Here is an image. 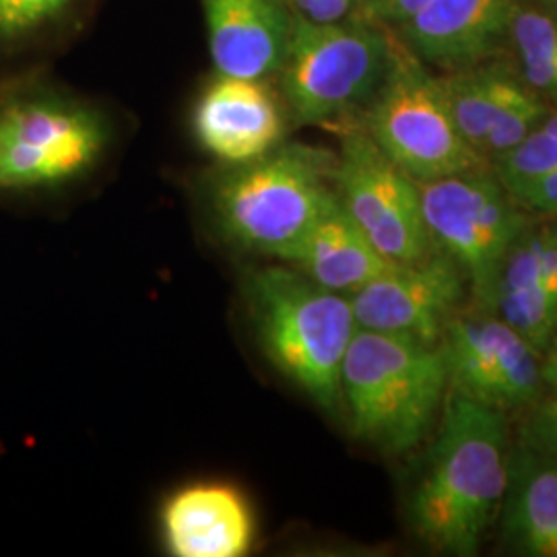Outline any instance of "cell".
<instances>
[{
    "instance_id": "20",
    "label": "cell",
    "mask_w": 557,
    "mask_h": 557,
    "mask_svg": "<svg viewBox=\"0 0 557 557\" xmlns=\"http://www.w3.org/2000/svg\"><path fill=\"white\" fill-rule=\"evenodd\" d=\"M522 83L557 108V15L535 0H524L515 13L508 44Z\"/></svg>"
},
{
    "instance_id": "11",
    "label": "cell",
    "mask_w": 557,
    "mask_h": 557,
    "mask_svg": "<svg viewBox=\"0 0 557 557\" xmlns=\"http://www.w3.org/2000/svg\"><path fill=\"white\" fill-rule=\"evenodd\" d=\"M467 287L457 262L436 248L418 262L388 267L347 298L358 329L436 345Z\"/></svg>"
},
{
    "instance_id": "23",
    "label": "cell",
    "mask_w": 557,
    "mask_h": 557,
    "mask_svg": "<svg viewBox=\"0 0 557 557\" xmlns=\"http://www.w3.org/2000/svg\"><path fill=\"white\" fill-rule=\"evenodd\" d=\"M518 442L557 460V331L541 356L537 398L527 409Z\"/></svg>"
},
{
    "instance_id": "12",
    "label": "cell",
    "mask_w": 557,
    "mask_h": 557,
    "mask_svg": "<svg viewBox=\"0 0 557 557\" xmlns=\"http://www.w3.org/2000/svg\"><path fill=\"white\" fill-rule=\"evenodd\" d=\"M287 112L267 79L215 75L193 110L200 147L223 165L257 160L283 143Z\"/></svg>"
},
{
    "instance_id": "7",
    "label": "cell",
    "mask_w": 557,
    "mask_h": 557,
    "mask_svg": "<svg viewBox=\"0 0 557 557\" xmlns=\"http://www.w3.org/2000/svg\"><path fill=\"white\" fill-rule=\"evenodd\" d=\"M359 124L416 182L446 178L490 165L460 137L438 75L395 32L386 75Z\"/></svg>"
},
{
    "instance_id": "5",
    "label": "cell",
    "mask_w": 557,
    "mask_h": 557,
    "mask_svg": "<svg viewBox=\"0 0 557 557\" xmlns=\"http://www.w3.org/2000/svg\"><path fill=\"white\" fill-rule=\"evenodd\" d=\"M391 52L393 32L374 21L314 23L296 15L275 75L287 116L299 126L354 124L376 96Z\"/></svg>"
},
{
    "instance_id": "3",
    "label": "cell",
    "mask_w": 557,
    "mask_h": 557,
    "mask_svg": "<svg viewBox=\"0 0 557 557\" xmlns=\"http://www.w3.org/2000/svg\"><path fill=\"white\" fill-rule=\"evenodd\" d=\"M244 294L275 370L322 409L337 407L343 361L358 333L349 298L287 267L250 271Z\"/></svg>"
},
{
    "instance_id": "13",
    "label": "cell",
    "mask_w": 557,
    "mask_h": 557,
    "mask_svg": "<svg viewBox=\"0 0 557 557\" xmlns=\"http://www.w3.org/2000/svg\"><path fill=\"white\" fill-rule=\"evenodd\" d=\"M524 0H430L393 32L428 66L457 71L496 59Z\"/></svg>"
},
{
    "instance_id": "26",
    "label": "cell",
    "mask_w": 557,
    "mask_h": 557,
    "mask_svg": "<svg viewBox=\"0 0 557 557\" xmlns=\"http://www.w3.org/2000/svg\"><path fill=\"white\" fill-rule=\"evenodd\" d=\"M428 2L430 0H361L356 15L395 29L400 23L411 20Z\"/></svg>"
},
{
    "instance_id": "8",
    "label": "cell",
    "mask_w": 557,
    "mask_h": 557,
    "mask_svg": "<svg viewBox=\"0 0 557 557\" xmlns=\"http://www.w3.org/2000/svg\"><path fill=\"white\" fill-rule=\"evenodd\" d=\"M418 184L434 248L457 262L473 308L494 312L504 260L531 223V213L499 182L492 165Z\"/></svg>"
},
{
    "instance_id": "18",
    "label": "cell",
    "mask_w": 557,
    "mask_h": 557,
    "mask_svg": "<svg viewBox=\"0 0 557 557\" xmlns=\"http://www.w3.org/2000/svg\"><path fill=\"white\" fill-rule=\"evenodd\" d=\"M292 264L322 287L349 296L395 262L380 255L335 195L299 244Z\"/></svg>"
},
{
    "instance_id": "27",
    "label": "cell",
    "mask_w": 557,
    "mask_h": 557,
    "mask_svg": "<svg viewBox=\"0 0 557 557\" xmlns=\"http://www.w3.org/2000/svg\"><path fill=\"white\" fill-rule=\"evenodd\" d=\"M361 0H296L292 11L314 23H337L358 13Z\"/></svg>"
},
{
    "instance_id": "28",
    "label": "cell",
    "mask_w": 557,
    "mask_h": 557,
    "mask_svg": "<svg viewBox=\"0 0 557 557\" xmlns=\"http://www.w3.org/2000/svg\"><path fill=\"white\" fill-rule=\"evenodd\" d=\"M535 2H539L541 7H545L547 11H552V13L557 15V0H535Z\"/></svg>"
},
{
    "instance_id": "24",
    "label": "cell",
    "mask_w": 557,
    "mask_h": 557,
    "mask_svg": "<svg viewBox=\"0 0 557 557\" xmlns=\"http://www.w3.org/2000/svg\"><path fill=\"white\" fill-rule=\"evenodd\" d=\"M549 110L552 106L547 101L541 100L535 91L527 89L494 122L483 147V158L492 163L512 151L518 143H522L537 128L539 122L549 114Z\"/></svg>"
},
{
    "instance_id": "17",
    "label": "cell",
    "mask_w": 557,
    "mask_h": 557,
    "mask_svg": "<svg viewBox=\"0 0 557 557\" xmlns=\"http://www.w3.org/2000/svg\"><path fill=\"white\" fill-rule=\"evenodd\" d=\"M504 547L522 557H557V460L520 444L499 508Z\"/></svg>"
},
{
    "instance_id": "19",
    "label": "cell",
    "mask_w": 557,
    "mask_h": 557,
    "mask_svg": "<svg viewBox=\"0 0 557 557\" xmlns=\"http://www.w3.org/2000/svg\"><path fill=\"white\" fill-rule=\"evenodd\" d=\"M440 87L460 137L479 156H483V147L494 122L529 89L518 77L517 71L502 62H494V59L448 71L444 77H440Z\"/></svg>"
},
{
    "instance_id": "25",
    "label": "cell",
    "mask_w": 557,
    "mask_h": 557,
    "mask_svg": "<svg viewBox=\"0 0 557 557\" xmlns=\"http://www.w3.org/2000/svg\"><path fill=\"white\" fill-rule=\"evenodd\" d=\"M531 213L557 220V170L531 180L512 195Z\"/></svg>"
},
{
    "instance_id": "22",
    "label": "cell",
    "mask_w": 557,
    "mask_h": 557,
    "mask_svg": "<svg viewBox=\"0 0 557 557\" xmlns=\"http://www.w3.org/2000/svg\"><path fill=\"white\" fill-rule=\"evenodd\" d=\"M490 165L512 195L531 180L557 170V108L549 110L527 139Z\"/></svg>"
},
{
    "instance_id": "2",
    "label": "cell",
    "mask_w": 557,
    "mask_h": 557,
    "mask_svg": "<svg viewBox=\"0 0 557 557\" xmlns=\"http://www.w3.org/2000/svg\"><path fill=\"white\" fill-rule=\"evenodd\" d=\"M450 391L444 351L418 338L358 329L341 372L351 434L386 455L416 450Z\"/></svg>"
},
{
    "instance_id": "9",
    "label": "cell",
    "mask_w": 557,
    "mask_h": 557,
    "mask_svg": "<svg viewBox=\"0 0 557 557\" xmlns=\"http://www.w3.org/2000/svg\"><path fill=\"white\" fill-rule=\"evenodd\" d=\"M333 188L347 215L395 264L432 255L419 184L391 160L361 124L341 128Z\"/></svg>"
},
{
    "instance_id": "1",
    "label": "cell",
    "mask_w": 557,
    "mask_h": 557,
    "mask_svg": "<svg viewBox=\"0 0 557 557\" xmlns=\"http://www.w3.org/2000/svg\"><path fill=\"white\" fill-rule=\"evenodd\" d=\"M440 418L409 496V522L440 556H478L510 478L506 419L453 388Z\"/></svg>"
},
{
    "instance_id": "14",
    "label": "cell",
    "mask_w": 557,
    "mask_h": 557,
    "mask_svg": "<svg viewBox=\"0 0 557 557\" xmlns=\"http://www.w3.org/2000/svg\"><path fill=\"white\" fill-rule=\"evenodd\" d=\"M161 539L170 556L242 557L257 537L250 502L230 483H195L161 506Z\"/></svg>"
},
{
    "instance_id": "16",
    "label": "cell",
    "mask_w": 557,
    "mask_h": 557,
    "mask_svg": "<svg viewBox=\"0 0 557 557\" xmlns=\"http://www.w3.org/2000/svg\"><path fill=\"white\" fill-rule=\"evenodd\" d=\"M494 312L539 354L557 331V223H529L499 273Z\"/></svg>"
},
{
    "instance_id": "21",
    "label": "cell",
    "mask_w": 557,
    "mask_h": 557,
    "mask_svg": "<svg viewBox=\"0 0 557 557\" xmlns=\"http://www.w3.org/2000/svg\"><path fill=\"white\" fill-rule=\"evenodd\" d=\"M81 0H0V59L38 48L73 17Z\"/></svg>"
},
{
    "instance_id": "4",
    "label": "cell",
    "mask_w": 557,
    "mask_h": 557,
    "mask_svg": "<svg viewBox=\"0 0 557 557\" xmlns=\"http://www.w3.org/2000/svg\"><path fill=\"white\" fill-rule=\"evenodd\" d=\"M335 160L304 143H281L257 160L227 165L211 207L223 238L242 250L292 262L326 202Z\"/></svg>"
},
{
    "instance_id": "15",
    "label": "cell",
    "mask_w": 557,
    "mask_h": 557,
    "mask_svg": "<svg viewBox=\"0 0 557 557\" xmlns=\"http://www.w3.org/2000/svg\"><path fill=\"white\" fill-rule=\"evenodd\" d=\"M209 52L220 75L271 79L294 32V11L281 0H202Z\"/></svg>"
},
{
    "instance_id": "29",
    "label": "cell",
    "mask_w": 557,
    "mask_h": 557,
    "mask_svg": "<svg viewBox=\"0 0 557 557\" xmlns=\"http://www.w3.org/2000/svg\"><path fill=\"white\" fill-rule=\"evenodd\" d=\"M281 2H283V4H287V7H289V2H292V0H281ZM289 9H292V7H289Z\"/></svg>"
},
{
    "instance_id": "6",
    "label": "cell",
    "mask_w": 557,
    "mask_h": 557,
    "mask_svg": "<svg viewBox=\"0 0 557 557\" xmlns=\"http://www.w3.org/2000/svg\"><path fill=\"white\" fill-rule=\"evenodd\" d=\"M106 143L108 126L87 103L32 75L0 81V199L81 178Z\"/></svg>"
},
{
    "instance_id": "10",
    "label": "cell",
    "mask_w": 557,
    "mask_h": 557,
    "mask_svg": "<svg viewBox=\"0 0 557 557\" xmlns=\"http://www.w3.org/2000/svg\"><path fill=\"white\" fill-rule=\"evenodd\" d=\"M450 388L499 413L529 409L541 384V354L496 312H458L440 338Z\"/></svg>"
}]
</instances>
